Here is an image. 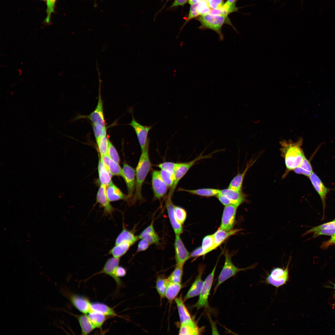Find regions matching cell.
Here are the masks:
<instances>
[{
  "label": "cell",
  "instance_id": "cell-1",
  "mask_svg": "<svg viewBox=\"0 0 335 335\" xmlns=\"http://www.w3.org/2000/svg\"><path fill=\"white\" fill-rule=\"evenodd\" d=\"M303 139L300 138L296 141L291 140H284L280 142L281 146L280 149L281 155L284 160L286 167L283 177L299 166L305 157L302 148Z\"/></svg>",
  "mask_w": 335,
  "mask_h": 335
},
{
  "label": "cell",
  "instance_id": "cell-2",
  "mask_svg": "<svg viewBox=\"0 0 335 335\" xmlns=\"http://www.w3.org/2000/svg\"><path fill=\"white\" fill-rule=\"evenodd\" d=\"M149 141L141 151L136 170V183L135 192L132 203L134 204L143 199L142 186L151 167L149 153Z\"/></svg>",
  "mask_w": 335,
  "mask_h": 335
},
{
  "label": "cell",
  "instance_id": "cell-3",
  "mask_svg": "<svg viewBox=\"0 0 335 335\" xmlns=\"http://www.w3.org/2000/svg\"><path fill=\"white\" fill-rule=\"evenodd\" d=\"M226 15H215L207 14L201 15L198 20L201 23V29H209L216 32L219 36V39L222 41L224 36L221 32L223 24L226 21L227 18Z\"/></svg>",
  "mask_w": 335,
  "mask_h": 335
},
{
  "label": "cell",
  "instance_id": "cell-4",
  "mask_svg": "<svg viewBox=\"0 0 335 335\" xmlns=\"http://www.w3.org/2000/svg\"><path fill=\"white\" fill-rule=\"evenodd\" d=\"M225 256L224 264L218 277L217 282L214 288V293L219 286L225 281L234 276L239 272L253 268L255 266L252 265L244 268H239L233 264L231 260V256L227 252H226Z\"/></svg>",
  "mask_w": 335,
  "mask_h": 335
},
{
  "label": "cell",
  "instance_id": "cell-5",
  "mask_svg": "<svg viewBox=\"0 0 335 335\" xmlns=\"http://www.w3.org/2000/svg\"><path fill=\"white\" fill-rule=\"evenodd\" d=\"M211 154L203 155L202 154H201L195 159L190 161L186 163H177L174 171V182L170 189L168 196L172 198L179 181L197 162L201 159L211 157Z\"/></svg>",
  "mask_w": 335,
  "mask_h": 335
},
{
  "label": "cell",
  "instance_id": "cell-6",
  "mask_svg": "<svg viewBox=\"0 0 335 335\" xmlns=\"http://www.w3.org/2000/svg\"><path fill=\"white\" fill-rule=\"evenodd\" d=\"M289 260L285 268L275 267L273 268L266 278L265 282L276 288L285 284L289 280Z\"/></svg>",
  "mask_w": 335,
  "mask_h": 335
},
{
  "label": "cell",
  "instance_id": "cell-7",
  "mask_svg": "<svg viewBox=\"0 0 335 335\" xmlns=\"http://www.w3.org/2000/svg\"><path fill=\"white\" fill-rule=\"evenodd\" d=\"M217 264V262L211 272L203 281L199 294V299L196 303L193 306V307L196 308L197 310L202 308H206L208 306V298L213 282Z\"/></svg>",
  "mask_w": 335,
  "mask_h": 335
},
{
  "label": "cell",
  "instance_id": "cell-8",
  "mask_svg": "<svg viewBox=\"0 0 335 335\" xmlns=\"http://www.w3.org/2000/svg\"><path fill=\"white\" fill-rule=\"evenodd\" d=\"M238 207L233 204L225 206L222 213L221 225L219 228L226 231L233 229L235 221Z\"/></svg>",
  "mask_w": 335,
  "mask_h": 335
},
{
  "label": "cell",
  "instance_id": "cell-9",
  "mask_svg": "<svg viewBox=\"0 0 335 335\" xmlns=\"http://www.w3.org/2000/svg\"><path fill=\"white\" fill-rule=\"evenodd\" d=\"M121 176L124 180L127 187V199L132 198L135 192L136 183V171L126 163L123 164Z\"/></svg>",
  "mask_w": 335,
  "mask_h": 335
},
{
  "label": "cell",
  "instance_id": "cell-10",
  "mask_svg": "<svg viewBox=\"0 0 335 335\" xmlns=\"http://www.w3.org/2000/svg\"><path fill=\"white\" fill-rule=\"evenodd\" d=\"M129 125L132 127L136 134L141 152L149 141L148 135L152 126H144L140 124L133 116L132 120Z\"/></svg>",
  "mask_w": 335,
  "mask_h": 335
},
{
  "label": "cell",
  "instance_id": "cell-11",
  "mask_svg": "<svg viewBox=\"0 0 335 335\" xmlns=\"http://www.w3.org/2000/svg\"><path fill=\"white\" fill-rule=\"evenodd\" d=\"M151 177L152 188L154 197L156 199H160L166 194L168 187L162 178L159 171L153 170Z\"/></svg>",
  "mask_w": 335,
  "mask_h": 335
},
{
  "label": "cell",
  "instance_id": "cell-12",
  "mask_svg": "<svg viewBox=\"0 0 335 335\" xmlns=\"http://www.w3.org/2000/svg\"><path fill=\"white\" fill-rule=\"evenodd\" d=\"M120 258L113 257L108 259L100 271L94 275L98 274H105L110 276L115 281L117 288L122 286L123 283L120 279H117L114 273L116 269L119 266Z\"/></svg>",
  "mask_w": 335,
  "mask_h": 335
},
{
  "label": "cell",
  "instance_id": "cell-13",
  "mask_svg": "<svg viewBox=\"0 0 335 335\" xmlns=\"http://www.w3.org/2000/svg\"><path fill=\"white\" fill-rule=\"evenodd\" d=\"M308 178L322 201L324 214L326 206V196L332 189L326 187L319 177L314 172H313Z\"/></svg>",
  "mask_w": 335,
  "mask_h": 335
},
{
  "label": "cell",
  "instance_id": "cell-14",
  "mask_svg": "<svg viewBox=\"0 0 335 335\" xmlns=\"http://www.w3.org/2000/svg\"><path fill=\"white\" fill-rule=\"evenodd\" d=\"M176 264H183L190 257V254L186 248L180 235H176L174 243Z\"/></svg>",
  "mask_w": 335,
  "mask_h": 335
},
{
  "label": "cell",
  "instance_id": "cell-15",
  "mask_svg": "<svg viewBox=\"0 0 335 335\" xmlns=\"http://www.w3.org/2000/svg\"><path fill=\"white\" fill-rule=\"evenodd\" d=\"M219 194L223 195L230 200L231 204L238 207L243 203L248 202L247 195L242 190L237 191L229 188L220 190Z\"/></svg>",
  "mask_w": 335,
  "mask_h": 335
},
{
  "label": "cell",
  "instance_id": "cell-16",
  "mask_svg": "<svg viewBox=\"0 0 335 335\" xmlns=\"http://www.w3.org/2000/svg\"><path fill=\"white\" fill-rule=\"evenodd\" d=\"M106 185H100L96 195V202L104 209L105 215H111L114 208L110 203L106 194Z\"/></svg>",
  "mask_w": 335,
  "mask_h": 335
},
{
  "label": "cell",
  "instance_id": "cell-17",
  "mask_svg": "<svg viewBox=\"0 0 335 335\" xmlns=\"http://www.w3.org/2000/svg\"><path fill=\"white\" fill-rule=\"evenodd\" d=\"M70 300L74 307L83 314H87L91 311V303L86 297L78 294H72L69 297Z\"/></svg>",
  "mask_w": 335,
  "mask_h": 335
},
{
  "label": "cell",
  "instance_id": "cell-18",
  "mask_svg": "<svg viewBox=\"0 0 335 335\" xmlns=\"http://www.w3.org/2000/svg\"><path fill=\"white\" fill-rule=\"evenodd\" d=\"M88 119L92 124H99L105 126L103 108V103L100 94H99L96 106L90 114L82 117Z\"/></svg>",
  "mask_w": 335,
  "mask_h": 335
},
{
  "label": "cell",
  "instance_id": "cell-19",
  "mask_svg": "<svg viewBox=\"0 0 335 335\" xmlns=\"http://www.w3.org/2000/svg\"><path fill=\"white\" fill-rule=\"evenodd\" d=\"M172 198L167 197L166 200V206L169 221L175 235H180L183 232L182 225L177 221L174 212V205Z\"/></svg>",
  "mask_w": 335,
  "mask_h": 335
},
{
  "label": "cell",
  "instance_id": "cell-20",
  "mask_svg": "<svg viewBox=\"0 0 335 335\" xmlns=\"http://www.w3.org/2000/svg\"><path fill=\"white\" fill-rule=\"evenodd\" d=\"M204 267H201L194 281L183 299L184 302L188 299L199 295L203 283L202 277Z\"/></svg>",
  "mask_w": 335,
  "mask_h": 335
},
{
  "label": "cell",
  "instance_id": "cell-21",
  "mask_svg": "<svg viewBox=\"0 0 335 335\" xmlns=\"http://www.w3.org/2000/svg\"><path fill=\"white\" fill-rule=\"evenodd\" d=\"M153 221L138 236L139 239L146 240L150 244H157L160 239L155 231Z\"/></svg>",
  "mask_w": 335,
  "mask_h": 335
},
{
  "label": "cell",
  "instance_id": "cell-22",
  "mask_svg": "<svg viewBox=\"0 0 335 335\" xmlns=\"http://www.w3.org/2000/svg\"><path fill=\"white\" fill-rule=\"evenodd\" d=\"M203 328H200L195 321L192 320L181 324L179 331V335H199L203 331Z\"/></svg>",
  "mask_w": 335,
  "mask_h": 335
},
{
  "label": "cell",
  "instance_id": "cell-23",
  "mask_svg": "<svg viewBox=\"0 0 335 335\" xmlns=\"http://www.w3.org/2000/svg\"><path fill=\"white\" fill-rule=\"evenodd\" d=\"M175 301L177 307L181 324L192 320L191 315L184 304L181 295L178 297L176 298Z\"/></svg>",
  "mask_w": 335,
  "mask_h": 335
},
{
  "label": "cell",
  "instance_id": "cell-24",
  "mask_svg": "<svg viewBox=\"0 0 335 335\" xmlns=\"http://www.w3.org/2000/svg\"><path fill=\"white\" fill-rule=\"evenodd\" d=\"M106 193L110 202L127 199V195L124 194L113 182L106 186Z\"/></svg>",
  "mask_w": 335,
  "mask_h": 335
},
{
  "label": "cell",
  "instance_id": "cell-25",
  "mask_svg": "<svg viewBox=\"0 0 335 335\" xmlns=\"http://www.w3.org/2000/svg\"><path fill=\"white\" fill-rule=\"evenodd\" d=\"M98 170L100 185L107 186L112 182L111 180L112 175L100 158L98 162Z\"/></svg>",
  "mask_w": 335,
  "mask_h": 335
},
{
  "label": "cell",
  "instance_id": "cell-26",
  "mask_svg": "<svg viewBox=\"0 0 335 335\" xmlns=\"http://www.w3.org/2000/svg\"><path fill=\"white\" fill-rule=\"evenodd\" d=\"M254 161L250 162L247 164L243 171L240 173H239L234 177L230 183L228 188L235 190H242L244 176L248 169L254 163Z\"/></svg>",
  "mask_w": 335,
  "mask_h": 335
},
{
  "label": "cell",
  "instance_id": "cell-27",
  "mask_svg": "<svg viewBox=\"0 0 335 335\" xmlns=\"http://www.w3.org/2000/svg\"><path fill=\"white\" fill-rule=\"evenodd\" d=\"M124 226L115 239V245L123 242H129L133 245L139 239L138 236H136L132 231L127 230Z\"/></svg>",
  "mask_w": 335,
  "mask_h": 335
},
{
  "label": "cell",
  "instance_id": "cell-28",
  "mask_svg": "<svg viewBox=\"0 0 335 335\" xmlns=\"http://www.w3.org/2000/svg\"><path fill=\"white\" fill-rule=\"evenodd\" d=\"M76 317L81 328L82 334L88 335L96 328L89 319L87 314H83L77 315Z\"/></svg>",
  "mask_w": 335,
  "mask_h": 335
},
{
  "label": "cell",
  "instance_id": "cell-29",
  "mask_svg": "<svg viewBox=\"0 0 335 335\" xmlns=\"http://www.w3.org/2000/svg\"><path fill=\"white\" fill-rule=\"evenodd\" d=\"M100 158L112 176H122V169L119 163L113 161L107 154L100 156Z\"/></svg>",
  "mask_w": 335,
  "mask_h": 335
},
{
  "label": "cell",
  "instance_id": "cell-30",
  "mask_svg": "<svg viewBox=\"0 0 335 335\" xmlns=\"http://www.w3.org/2000/svg\"><path fill=\"white\" fill-rule=\"evenodd\" d=\"M91 311L100 313L106 316H117L113 308L103 303L99 302H91Z\"/></svg>",
  "mask_w": 335,
  "mask_h": 335
},
{
  "label": "cell",
  "instance_id": "cell-31",
  "mask_svg": "<svg viewBox=\"0 0 335 335\" xmlns=\"http://www.w3.org/2000/svg\"><path fill=\"white\" fill-rule=\"evenodd\" d=\"M241 229H236L226 231L220 228L213 234L216 248L220 246L224 241L230 236L240 231Z\"/></svg>",
  "mask_w": 335,
  "mask_h": 335
},
{
  "label": "cell",
  "instance_id": "cell-32",
  "mask_svg": "<svg viewBox=\"0 0 335 335\" xmlns=\"http://www.w3.org/2000/svg\"><path fill=\"white\" fill-rule=\"evenodd\" d=\"M180 191H185L190 194L205 197L217 196L220 190L213 188H202L196 190H187L180 188Z\"/></svg>",
  "mask_w": 335,
  "mask_h": 335
},
{
  "label": "cell",
  "instance_id": "cell-33",
  "mask_svg": "<svg viewBox=\"0 0 335 335\" xmlns=\"http://www.w3.org/2000/svg\"><path fill=\"white\" fill-rule=\"evenodd\" d=\"M132 245L128 242H122L115 245L109 250L108 254L111 255L113 257L120 258L126 253Z\"/></svg>",
  "mask_w": 335,
  "mask_h": 335
},
{
  "label": "cell",
  "instance_id": "cell-34",
  "mask_svg": "<svg viewBox=\"0 0 335 335\" xmlns=\"http://www.w3.org/2000/svg\"><path fill=\"white\" fill-rule=\"evenodd\" d=\"M182 288L180 283L169 282L165 292V297L170 302L175 299Z\"/></svg>",
  "mask_w": 335,
  "mask_h": 335
},
{
  "label": "cell",
  "instance_id": "cell-35",
  "mask_svg": "<svg viewBox=\"0 0 335 335\" xmlns=\"http://www.w3.org/2000/svg\"><path fill=\"white\" fill-rule=\"evenodd\" d=\"M293 171L296 174L304 175L308 177L313 172L310 163L306 156L300 164Z\"/></svg>",
  "mask_w": 335,
  "mask_h": 335
},
{
  "label": "cell",
  "instance_id": "cell-36",
  "mask_svg": "<svg viewBox=\"0 0 335 335\" xmlns=\"http://www.w3.org/2000/svg\"><path fill=\"white\" fill-rule=\"evenodd\" d=\"M87 314L96 328H101L106 319V316L98 312L92 310Z\"/></svg>",
  "mask_w": 335,
  "mask_h": 335
},
{
  "label": "cell",
  "instance_id": "cell-37",
  "mask_svg": "<svg viewBox=\"0 0 335 335\" xmlns=\"http://www.w3.org/2000/svg\"><path fill=\"white\" fill-rule=\"evenodd\" d=\"M168 281V279L163 276L159 275L157 277L156 282V288L160 297L161 301L165 297Z\"/></svg>",
  "mask_w": 335,
  "mask_h": 335
},
{
  "label": "cell",
  "instance_id": "cell-38",
  "mask_svg": "<svg viewBox=\"0 0 335 335\" xmlns=\"http://www.w3.org/2000/svg\"><path fill=\"white\" fill-rule=\"evenodd\" d=\"M183 266V264H176L173 271L167 278L169 282L181 284Z\"/></svg>",
  "mask_w": 335,
  "mask_h": 335
},
{
  "label": "cell",
  "instance_id": "cell-39",
  "mask_svg": "<svg viewBox=\"0 0 335 335\" xmlns=\"http://www.w3.org/2000/svg\"><path fill=\"white\" fill-rule=\"evenodd\" d=\"M201 247L205 254L216 248L213 234L207 235L203 238Z\"/></svg>",
  "mask_w": 335,
  "mask_h": 335
},
{
  "label": "cell",
  "instance_id": "cell-40",
  "mask_svg": "<svg viewBox=\"0 0 335 335\" xmlns=\"http://www.w3.org/2000/svg\"><path fill=\"white\" fill-rule=\"evenodd\" d=\"M109 140L106 136L96 140L100 156L107 154Z\"/></svg>",
  "mask_w": 335,
  "mask_h": 335
},
{
  "label": "cell",
  "instance_id": "cell-41",
  "mask_svg": "<svg viewBox=\"0 0 335 335\" xmlns=\"http://www.w3.org/2000/svg\"><path fill=\"white\" fill-rule=\"evenodd\" d=\"M161 176L168 187L171 188L173 184L174 180V173L165 170L159 171Z\"/></svg>",
  "mask_w": 335,
  "mask_h": 335
},
{
  "label": "cell",
  "instance_id": "cell-42",
  "mask_svg": "<svg viewBox=\"0 0 335 335\" xmlns=\"http://www.w3.org/2000/svg\"><path fill=\"white\" fill-rule=\"evenodd\" d=\"M335 229V219L331 221L314 227L306 231L303 235H305L309 234L319 231L324 229Z\"/></svg>",
  "mask_w": 335,
  "mask_h": 335
},
{
  "label": "cell",
  "instance_id": "cell-43",
  "mask_svg": "<svg viewBox=\"0 0 335 335\" xmlns=\"http://www.w3.org/2000/svg\"><path fill=\"white\" fill-rule=\"evenodd\" d=\"M175 214L177 222L182 225L185 221L187 216L185 210L179 206L174 205Z\"/></svg>",
  "mask_w": 335,
  "mask_h": 335
},
{
  "label": "cell",
  "instance_id": "cell-44",
  "mask_svg": "<svg viewBox=\"0 0 335 335\" xmlns=\"http://www.w3.org/2000/svg\"><path fill=\"white\" fill-rule=\"evenodd\" d=\"M92 128L96 140L106 136L107 129L105 126L99 124H92Z\"/></svg>",
  "mask_w": 335,
  "mask_h": 335
},
{
  "label": "cell",
  "instance_id": "cell-45",
  "mask_svg": "<svg viewBox=\"0 0 335 335\" xmlns=\"http://www.w3.org/2000/svg\"><path fill=\"white\" fill-rule=\"evenodd\" d=\"M107 155L115 163H119L120 158L118 153L115 147L109 140Z\"/></svg>",
  "mask_w": 335,
  "mask_h": 335
},
{
  "label": "cell",
  "instance_id": "cell-46",
  "mask_svg": "<svg viewBox=\"0 0 335 335\" xmlns=\"http://www.w3.org/2000/svg\"><path fill=\"white\" fill-rule=\"evenodd\" d=\"M197 9L199 15H201L208 14L211 10L206 0H202L199 2Z\"/></svg>",
  "mask_w": 335,
  "mask_h": 335
},
{
  "label": "cell",
  "instance_id": "cell-47",
  "mask_svg": "<svg viewBox=\"0 0 335 335\" xmlns=\"http://www.w3.org/2000/svg\"><path fill=\"white\" fill-rule=\"evenodd\" d=\"M56 0H47V16L45 22L49 24L52 14L54 11V8Z\"/></svg>",
  "mask_w": 335,
  "mask_h": 335
},
{
  "label": "cell",
  "instance_id": "cell-48",
  "mask_svg": "<svg viewBox=\"0 0 335 335\" xmlns=\"http://www.w3.org/2000/svg\"><path fill=\"white\" fill-rule=\"evenodd\" d=\"M177 163L172 162H165L157 165L161 169L165 170L174 173Z\"/></svg>",
  "mask_w": 335,
  "mask_h": 335
},
{
  "label": "cell",
  "instance_id": "cell-49",
  "mask_svg": "<svg viewBox=\"0 0 335 335\" xmlns=\"http://www.w3.org/2000/svg\"><path fill=\"white\" fill-rule=\"evenodd\" d=\"M335 233V229H324L314 233L313 238H316L319 235L332 236Z\"/></svg>",
  "mask_w": 335,
  "mask_h": 335
},
{
  "label": "cell",
  "instance_id": "cell-50",
  "mask_svg": "<svg viewBox=\"0 0 335 335\" xmlns=\"http://www.w3.org/2000/svg\"><path fill=\"white\" fill-rule=\"evenodd\" d=\"M198 3L191 5L190 8L189 16L187 20V21H188L189 20L193 18L196 17L199 15L197 9Z\"/></svg>",
  "mask_w": 335,
  "mask_h": 335
},
{
  "label": "cell",
  "instance_id": "cell-51",
  "mask_svg": "<svg viewBox=\"0 0 335 335\" xmlns=\"http://www.w3.org/2000/svg\"><path fill=\"white\" fill-rule=\"evenodd\" d=\"M208 4L210 8L213 9H221L224 4L223 0H210Z\"/></svg>",
  "mask_w": 335,
  "mask_h": 335
},
{
  "label": "cell",
  "instance_id": "cell-52",
  "mask_svg": "<svg viewBox=\"0 0 335 335\" xmlns=\"http://www.w3.org/2000/svg\"><path fill=\"white\" fill-rule=\"evenodd\" d=\"M150 244L145 239H141L138 243L137 252H140L145 250L148 248Z\"/></svg>",
  "mask_w": 335,
  "mask_h": 335
},
{
  "label": "cell",
  "instance_id": "cell-53",
  "mask_svg": "<svg viewBox=\"0 0 335 335\" xmlns=\"http://www.w3.org/2000/svg\"><path fill=\"white\" fill-rule=\"evenodd\" d=\"M126 269L122 266H118L115 271V275L118 279H120L119 277L124 276L126 274Z\"/></svg>",
  "mask_w": 335,
  "mask_h": 335
},
{
  "label": "cell",
  "instance_id": "cell-54",
  "mask_svg": "<svg viewBox=\"0 0 335 335\" xmlns=\"http://www.w3.org/2000/svg\"><path fill=\"white\" fill-rule=\"evenodd\" d=\"M335 245V233L331 236V238L328 240L323 242L321 245V248L326 249L329 246Z\"/></svg>",
  "mask_w": 335,
  "mask_h": 335
},
{
  "label": "cell",
  "instance_id": "cell-55",
  "mask_svg": "<svg viewBox=\"0 0 335 335\" xmlns=\"http://www.w3.org/2000/svg\"><path fill=\"white\" fill-rule=\"evenodd\" d=\"M205 254L201 246L200 247L194 250L190 253V257H195L203 256Z\"/></svg>",
  "mask_w": 335,
  "mask_h": 335
},
{
  "label": "cell",
  "instance_id": "cell-56",
  "mask_svg": "<svg viewBox=\"0 0 335 335\" xmlns=\"http://www.w3.org/2000/svg\"><path fill=\"white\" fill-rule=\"evenodd\" d=\"M188 0H175L172 7H174L179 5L183 6L187 2Z\"/></svg>",
  "mask_w": 335,
  "mask_h": 335
},
{
  "label": "cell",
  "instance_id": "cell-57",
  "mask_svg": "<svg viewBox=\"0 0 335 335\" xmlns=\"http://www.w3.org/2000/svg\"><path fill=\"white\" fill-rule=\"evenodd\" d=\"M237 0H227L224 4L225 5H229L235 3Z\"/></svg>",
  "mask_w": 335,
  "mask_h": 335
},
{
  "label": "cell",
  "instance_id": "cell-58",
  "mask_svg": "<svg viewBox=\"0 0 335 335\" xmlns=\"http://www.w3.org/2000/svg\"><path fill=\"white\" fill-rule=\"evenodd\" d=\"M202 0H189V3L192 5L194 3H198Z\"/></svg>",
  "mask_w": 335,
  "mask_h": 335
},
{
  "label": "cell",
  "instance_id": "cell-59",
  "mask_svg": "<svg viewBox=\"0 0 335 335\" xmlns=\"http://www.w3.org/2000/svg\"><path fill=\"white\" fill-rule=\"evenodd\" d=\"M332 283V284L333 285V287H330L332 288L335 291V284L333 283Z\"/></svg>",
  "mask_w": 335,
  "mask_h": 335
},
{
  "label": "cell",
  "instance_id": "cell-60",
  "mask_svg": "<svg viewBox=\"0 0 335 335\" xmlns=\"http://www.w3.org/2000/svg\"><path fill=\"white\" fill-rule=\"evenodd\" d=\"M206 0L208 2L210 1V0Z\"/></svg>",
  "mask_w": 335,
  "mask_h": 335
},
{
  "label": "cell",
  "instance_id": "cell-61",
  "mask_svg": "<svg viewBox=\"0 0 335 335\" xmlns=\"http://www.w3.org/2000/svg\"><path fill=\"white\" fill-rule=\"evenodd\" d=\"M41 0L43 1H47V0Z\"/></svg>",
  "mask_w": 335,
  "mask_h": 335
},
{
  "label": "cell",
  "instance_id": "cell-62",
  "mask_svg": "<svg viewBox=\"0 0 335 335\" xmlns=\"http://www.w3.org/2000/svg\"><path fill=\"white\" fill-rule=\"evenodd\" d=\"M277 0V1H278V0Z\"/></svg>",
  "mask_w": 335,
  "mask_h": 335
}]
</instances>
